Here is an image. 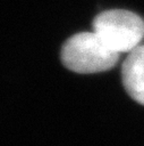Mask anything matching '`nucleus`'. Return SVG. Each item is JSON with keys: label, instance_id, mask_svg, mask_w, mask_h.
Returning a JSON list of instances; mask_svg holds the SVG:
<instances>
[{"label": "nucleus", "instance_id": "obj_2", "mask_svg": "<svg viewBox=\"0 0 144 146\" xmlns=\"http://www.w3.org/2000/svg\"><path fill=\"white\" fill-rule=\"evenodd\" d=\"M93 31L117 54L127 52L141 46L144 38V21L137 14L125 9H110L98 14L92 22Z\"/></svg>", "mask_w": 144, "mask_h": 146}, {"label": "nucleus", "instance_id": "obj_3", "mask_svg": "<svg viewBox=\"0 0 144 146\" xmlns=\"http://www.w3.org/2000/svg\"><path fill=\"white\" fill-rule=\"evenodd\" d=\"M121 79L127 94L144 105V44L127 55L121 67Z\"/></svg>", "mask_w": 144, "mask_h": 146}, {"label": "nucleus", "instance_id": "obj_1", "mask_svg": "<svg viewBox=\"0 0 144 146\" xmlns=\"http://www.w3.org/2000/svg\"><path fill=\"white\" fill-rule=\"evenodd\" d=\"M119 56L94 31L71 35L66 40L60 52L63 66L82 74L108 71L117 64Z\"/></svg>", "mask_w": 144, "mask_h": 146}]
</instances>
